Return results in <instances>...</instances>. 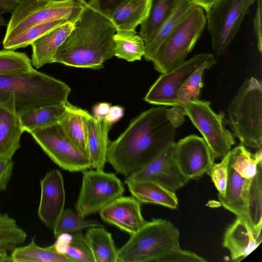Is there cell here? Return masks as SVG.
<instances>
[{
  "instance_id": "45",
  "label": "cell",
  "mask_w": 262,
  "mask_h": 262,
  "mask_svg": "<svg viewBox=\"0 0 262 262\" xmlns=\"http://www.w3.org/2000/svg\"><path fill=\"white\" fill-rule=\"evenodd\" d=\"M111 104L107 102H101L94 105L93 108V116L97 119H103L107 114Z\"/></svg>"
},
{
  "instance_id": "21",
  "label": "cell",
  "mask_w": 262,
  "mask_h": 262,
  "mask_svg": "<svg viewBox=\"0 0 262 262\" xmlns=\"http://www.w3.org/2000/svg\"><path fill=\"white\" fill-rule=\"evenodd\" d=\"M250 179L242 177L228 164V178L224 195H218L221 205L236 216H246Z\"/></svg>"
},
{
  "instance_id": "15",
  "label": "cell",
  "mask_w": 262,
  "mask_h": 262,
  "mask_svg": "<svg viewBox=\"0 0 262 262\" xmlns=\"http://www.w3.org/2000/svg\"><path fill=\"white\" fill-rule=\"evenodd\" d=\"M40 198L38 215L53 230L63 211L66 193L62 174L58 169L49 171L40 181Z\"/></svg>"
},
{
  "instance_id": "49",
  "label": "cell",
  "mask_w": 262,
  "mask_h": 262,
  "mask_svg": "<svg viewBox=\"0 0 262 262\" xmlns=\"http://www.w3.org/2000/svg\"><path fill=\"white\" fill-rule=\"evenodd\" d=\"M4 12L0 10V26H5L6 25V20L3 16Z\"/></svg>"
},
{
  "instance_id": "33",
  "label": "cell",
  "mask_w": 262,
  "mask_h": 262,
  "mask_svg": "<svg viewBox=\"0 0 262 262\" xmlns=\"http://www.w3.org/2000/svg\"><path fill=\"white\" fill-rule=\"evenodd\" d=\"M247 218L255 228L262 227V162L257 168L255 174L251 179L247 194Z\"/></svg>"
},
{
  "instance_id": "18",
  "label": "cell",
  "mask_w": 262,
  "mask_h": 262,
  "mask_svg": "<svg viewBox=\"0 0 262 262\" xmlns=\"http://www.w3.org/2000/svg\"><path fill=\"white\" fill-rule=\"evenodd\" d=\"M87 138V155L91 167L94 169L103 170L107 162L110 140L108 133L112 125L103 119H97L84 110Z\"/></svg>"
},
{
  "instance_id": "20",
  "label": "cell",
  "mask_w": 262,
  "mask_h": 262,
  "mask_svg": "<svg viewBox=\"0 0 262 262\" xmlns=\"http://www.w3.org/2000/svg\"><path fill=\"white\" fill-rule=\"evenodd\" d=\"M205 67L198 68L184 82L176 94L171 107L168 108L167 114L169 120L176 128L184 121L185 107L191 100L199 99L203 87V75Z\"/></svg>"
},
{
  "instance_id": "14",
  "label": "cell",
  "mask_w": 262,
  "mask_h": 262,
  "mask_svg": "<svg viewBox=\"0 0 262 262\" xmlns=\"http://www.w3.org/2000/svg\"><path fill=\"white\" fill-rule=\"evenodd\" d=\"M175 142L135 173L125 177L124 183L151 181L175 192L189 181L183 174L174 158Z\"/></svg>"
},
{
  "instance_id": "9",
  "label": "cell",
  "mask_w": 262,
  "mask_h": 262,
  "mask_svg": "<svg viewBox=\"0 0 262 262\" xmlns=\"http://www.w3.org/2000/svg\"><path fill=\"white\" fill-rule=\"evenodd\" d=\"M28 133L61 168L74 172L92 168L88 156L71 141L59 122L34 129Z\"/></svg>"
},
{
  "instance_id": "37",
  "label": "cell",
  "mask_w": 262,
  "mask_h": 262,
  "mask_svg": "<svg viewBox=\"0 0 262 262\" xmlns=\"http://www.w3.org/2000/svg\"><path fill=\"white\" fill-rule=\"evenodd\" d=\"M33 66L25 53L0 50V76L29 71Z\"/></svg>"
},
{
  "instance_id": "11",
  "label": "cell",
  "mask_w": 262,
  "mask_h": 262,
  "mask_svg": "<svg viewBox=\"0 0 262 262\" xmlns=\"http://www.w3.org/2000/svg\"><path fill=\"white\" fill-rule=\"evenodd\" d=\"M184 109L185 116L202 135L215 158L223 159L235 144L233 134L225 127L224 113H215L210 102L199 99L189 101Z\"/></svg>"
},
{
  "instance_id": "31",
  "label": "cell",
  "mask_w": 262,
  "mask_h": 262,
  "mask_svg": "<svg viewBox=\"0 0 262 262\" xmlns=\"http://www.w3.org/2000/svg\"><path fill=\"white\" fill-rule=\"evenodd\" d=\"M227 157L229 166L242 177L249 179L255 174L258 164L262 162L261 148L253 153L241 143L230 150Z\"/></svg>"
},
{
  "instance_id": "3",
  "label": "cell",
  "mask_w": 262,
  "mask_h": 262,
  "mask_svg": "<svg viewBox=\"0 0 262 262\" xmlns=\"http://www.w3.org/2000/svg\"><path fill=\"white\" fill-rule=\"evenodd\" d=\"M71 91L64 82L34 68L0 76V105L19 116L38 107L64 103Z\"/></svg>"
},
{
  "instance_id": "47",
  "label": "cell",
  "mask_w": 262,
  "mask_h": 262,
  "mask_svg": "<svg viewBox=\"0 0 262 262\" xmlns=\"http://www.w3.org/2000/svg\"><path fill=\"white\" fill-rule=\"evenodd\" d=\"M219 0H191L198 6L202 8L206 12Z\"/></svg>"
},
{
  "instance_id": "28",
  "label": "cell",
  "mask_w": 262,
  "mask_h": 262,
  "mask_svg": "<svg viewBox=\"0 0 262 262\" xmlns=\"http://www.w3.org/2000/svg\"><path fill=\"white\" fill-rule=\"evenodd\" d=\"M66 110L64 103L28 110L19 116L21 127L24 132L29 133L34 129L57 123L60 121Z\"/></svg>"
},
{
  "instance_id": "1",
  "label": "cell",
  "mask_w": 262,
  "mask_h": 262,
  "mask_svg": "<svg viewBox=\"0 0 262 262\" xmlns=\"http://www.w3.org/2000/svg\"><path fill=\"white\" fill-rule=\"evenodd\" d=\"M168 106L148 109L135 118L115 140L110 141L107 162L125 177L142 168L174 142L176 128Z\"/></svg>"
},
{
  "instance_id": "44",
  "label": "cell",
  "mask_w": 262,
  "mask_h": 262,
  "mask_svg": "<svg viewBox=\"0 0 262 262\" xmlns=\"http://www.w3.org/2000/svg\"><path fill=\"white\" fill-rule=\"evenodd\" d=\"M124 114V110L121 106H111L104 119L108 124L113 125L123 116Z\"/></svg>"
},
{
  "instance_id": "34",
  "label": "cell",
  "mask_w": 262,
  "mask_h": 262,
  "mask_svg": "<svg viewBox=\"0 0 262 262\" xmlns=\"http://www.w3.org/2000/svg\"><path fill=\"white\" fill-rule=\"evenodd\" d=\"M103 226L98 221L86 219L70 208L64 209L52 230L55 238L64 234H73L85 228Z\"/></svg>"
},
{
  "instance_id": "22",
  "label": "cell",
  "mask_w": 262,
  "mask_h": 262,
  "mask_svg": "<svg viewBox=\"0 0 262 262\" xmlns=\"http://www.w3.org/2000/svg\"><path fill=\"white\" fill-rule=\"evenodd\" d=\"M132 196L141 203H154L174 209L178 206L175 192L151 181H137L125 183Z\"/></svg>"
},
{
  "instance_id": "6",
  "label": "cell",
  "mask_w": 262,
  "mask_h": 262,
  "mask_svg": "<svg viewBox=\"0 0 262 262\" xmlns=\"http://www.w3.org/2000/svg\"><path fill=\"white\" fill-rule=\"evenodd\" d=\"M85 5L81 0H21L12 12L3 42L44 22L57 19L75 21Z\"/></svg>"
},
{
  "instance_id": "17",
  "label": "cell",
  "mask_w": 262,
  "mask_h": 262,
  "mask_svg": "<svg viewBox=\"0 0 262 262\" xmlns=\"http://www.w3.org/2000/svg\"><path fill=\"white\" fill-rule=\"evenodd\" d=\"M141 204L133 196H122L101 210L99 213L104 222L132 235L147 222L142 214Z\"/></svg>"
},
{
  "instance_id": "27",
  "label": "cell",
  "mask_w": 262,
  "mask_h": 262,
  "mask_svg": "<svg viewBox=\"0 0 262 262\" xmlns=\"http://www.w3.org/2000/svg\"><path fill=\"white\" fill-rule=\"evenodd\" d=\"M66 110L59 122L74 144L87 156L86 126L84 110L66 102Z\"/></svg>"
},
{
  "instance_id": "43",
  "label": "cell",
  "mask_w": 262,
  "mask_h": 262,
  "mask_svg": "<svg viewBox=\"0 0 262 262\" xmlns=\"http://www.w3.org/2000/svg\"><path fill=\"white\" fill-rule=\"evenodd\" d=\"M86 4L90 0H81ZM126 0H97L101 10L107 13L111 17L114 11Z\"/></svg>"
},
{
  "instance_id": "7",
  "label": "cell",
  "mask_w": 262,
  "mask_h": 262,
  "mask_svg": "<svg viewBox=\"0 0 262 262\" xmlns=\"http://www.w3.org/2000/svg\"><path fill=\"white\" fill-rule=\"evenodd\" d=\"M206 20L204 9L195 5L158 50L151 61L155 70L165 73L184 61L200 37Z\"/></svg>"
},
{
  "instance_id": "5",
  "label": "cell",
  "mask_w": 262,
  "mask_h": 262,
  "mask_svg": "<svg viewBox=\"0 0 262 262\" xmlns=\"http://www.w3.org/2000/svg\"><path fill=\"white\" fill-rule=\"evenodd\" d=\"M179 242L180 231L172 223L154 219L118 249L117 262H157L167 252L180 248Z\"/></svg>"
},
{
  "instance_id": "35",
  "label": "cell",
  "mask_w": 262,
  "mask_h": 262,
  "mask_svg": "<svg viewBox=\"0 0 262 262\" xmlns=\"http://www.w3.org/2000/svg\"><path fill=\"white\" fill-rule=\"evenodd\" d=\"M68 21L67 20L57 19L34 25L17 37L7 42H3V47L5 50H10L25 48L31 45L35 40L48 32Z\"/></svg>"
},
{
  "instance_id": "30",
  "label": "cell",
  "mask_w": 262,
  "mask_h": 262,
  "mask_svg": "<svg viewBox=\"0 0 262 262\" xmlns=\"http://www.w3.org/2000/svg\"><path fill=\"white\" fill-rule=\"evenodd\" d=\"M12 262H71L66 255L56 251L52 246H38L34 237L25 246L15 247L10 255Z\"/></svg>"
},
{
  "instance_id": "4",
  "label": "cell",
  "mask_w": 262,
  "mask_h": 262,
  "mask_svg": "<svg viewBox=\"0 0 262 262\" xmlns=\"http://www.w3.org/2000/svg\"><path fill=\"white\" fill-rule=\"evenodd\" d=\"M229 123L234 137L245 147L262 145V85L254 77L245 80L228 108Z\"/></svg>"
},
{
  "instance_id": "38",
  "label": "cell",
  "mask_w": 262,
  "mask_h": 262,
  "mask_svg": "<svg viewBox=\"0 0 262 262\" xmlns=\"http://www.w3.org/2000/svg\"><path fill=\"white\" fill-rule=\"evenodd\" d=\"M63 254L71 262H95L85 235L81 230L72 234L66 249Z\"/></svg>"
},
{
  "instance_id": "39",
  "label": "cell",
  "mask_w": 262,
  "mask_h": 262,
  "mask_svg": "<svg viewBox=\"0 0 262 262\" xmlns=\"http://www.w3.org/2000/svg\"><path fill=\"white\" fill-rule=\"evenodd\" d=\"M207 173L210 177L217 191L218 195H224L228 178V160L227 156L221 162L213 163Z\"/></svg>"
},
{
  "instance_id": "32",
  "label": "cell",
  "mask_w": 262,
  "mask_h": 262,
  "mask_svg": "<svg viewBox=\"0 0 262 262\" xmlns=\"http://www.w3.org/2000/svg\"><path fill=\"white\" fill-rule=\"evenodd\" d=\"M178 0H152L147 18L140 25L139 35L144 42L150 39L169 15Z\"/></svg>"
},
{
  "instance_id": "23",
  "label": "cell",
  "mask_w": 262,
  "mask_h": 262,
  "mask_svg": "<svg viewBox=\"0 0 262 262\" xmlns=\"http://www.w3.org/2000/svg\"><path fill=\"white\" fill-rule=\"evenodd\" d=\"M152 0H126L114 11L111 19L117 31H136L148 17Z\"/></svg>"
},
{
  "instance_id": "25",
  "label": "cell",
  "mask_w": 262,
  "mask_h": 262,
  "mask_svg": "<svg viewBox=\"0 0 262 262\" xmlns=\"http://www.w3.org/2000/svg\"><path fill=\"white\" fill-rule=\"evenodd\" d=\"M23 132L19 116L0 105V157H13Z\"/></svg>"
},
{
  "instance_id": "50",
  "label": "cell",
  "mask_w": 262,
  "mask_h": 262,
  "mask_svg": "<svg viewBox=\"0 0 262 262\" xmlns=\"http://www.w3.org/2000/svg\"><path fill=\"white\" fill-rule=\"evenodd\" d=\"M54 1H61V0H54Z\"/></svg>"
},
{
  "instance_id": "48",
  "label": "cell",
  "mask_w": 262,
  "mask_h": 262,
  "mask_svg": "<svg viewBox=\"0 0 262 262\" xmlns=\"http://www.w3.org/2000/svg\"><path fill=\"white\" fill-rule=\"evenodd\" d=\"M8 250L0 247V262H12L10 255L8 254Z\"/></svg>"
},
{
  "instance_id": "13",
  "label": "cell",
  "mask_w": 262,
  "mask_h": 262,
  "mask_svg": "<svg viewBox=\"0 0 262 262\" xmlns=\"http://www.w3.org/2000/svg\"><path fill=\"white\" fill-rule=\"evenodd\" d=\"M174 155L179 168L189 181L207 173L215 159L204 138L196 135L175 143Z\"/></svg>"
},
{
  "instance_id": "40",
  "label": "cell",
  "mask_w": 262,
  "mask_h": 262,
  "mask_svg": "<svg viewBox=\"0 0 262 262\" xmlns=\"http://www.w3.org/2000/svg\"><path fill=\"white\" fill-rule=\"evenodd\" d=\"M207 260L195 253L183 250L181 248L174 249L161 257L157 262H205Z\"/></svg>"
},
{
  "instance_id": "16",
  "label": "cell",
  "mask_w": 262,
  "mask_h": 262,
  "mask_svg": "<svg viewBox=\"0 0 262 262\" xmlns=\"http://www.w3.org/2000/svg\"><path fill=\"white\" fill-rule=\"evenodd\" d=\"M261 240V228L252 227L246 216H238L226 229L223 246L230 252L232 260H241L253 252Z\"/></svg>"
},
{
  "instance_id": "19",
  "label": "cell",
  "mask_w": 262,
  "mask_h": 262,
  "mask_svg": "<svg viewBox=\"0 0 262 262\" xmlns=\"http://www.w3.org/2000/svg\"><path fill=\"white\" fill-rule=\"evenodd\" d=\"M75 21H68L54 29L33 42L31 63L37 69L54 62V56L74 27Z\"/></svg>"
},
{
  "instance_id": "10",
  "label": "cell",
  "mask_w": 262,
  "mask_h": 262,
  "mask_svg": "<svg viewBox=\"0 0 262 262\" xmlns=\"http://www.w3.org/2000/svg\"><path fill=\"white\" fill-rule=\"evenodd\" d=\"M255 0H219L206 18L212 49L221 55L238 33L245 15Z\"/></svg>"
},
{
  "instance_id": "24",
  "label": "cell",
  "mask_w": 262,
  "mask_h": 262,
  "mask_svg": "<svg viewBox=\"0 0 262 262\" xmlns=\"http://www.w3.org/2000/svg\"><path fill=\"white\" fill-rule=\"evenodd\" d=\"M195 5L191 0H178L169 15L154 36L145 42L146 60L151 61L158 50Z\"/></svg>"
},
{
  "instance_id": "36",
  "label": "cell",
  "mask_w": 262,
  "mask_h": 262,
  "mask_svg": "<svg viewBox=\"0 0 262 262\" xmlns=\"http://www.w3.org/2000/svg\"><path fill=\"white\" fill-rule=\"evenodd\" d=\"M27 234L16 220L0 211V247L12 251L26 240Z\"/></svg>"
},
{
  "instance_id": "42",
  "label": "cell",
  "mask_w": 262,
  "mask_h": 262,
  "mask_svg": "<svg viewBox=\"0 0 262 262\" xmlns=\"http://www.w3.org/2000/svg\"><path fill=\"white\" fill-rule=\"evenodd\" d=\"M261 19L262 0H257L256 13L253 19V25L258 50L260 53L262 51Z\"/></svg>"
},
{
  "instance_id": "8",
  "label": "cell",
  "mask_w": 262,
  "mask_h": 262,
  "mask_svg": "<svg viewBox=\"0 0 262 262\" xmlns=\"http://www.w3.org/2000/svg\"><path fill=\"white\" fill-rule=\"evenodd\" d=\"M89 169L82 171L81 186L74 205L75 211L83 217L99 212L123 196L125 190L123 183L115 173Z\"/></svg>"
},
{
  "instance_id": "12",
  "label": "cell",
  "mask_w": 262,
  "mask_h": 262,
  "mask_svg": "<svg viewBox=\"0 0 262 262\" xmlns=\"http://www.w3.org/2000/svg\"><path fill=\"white\" fill-rule=\"evenodd\" d=\"M216 63L211 54L193 55L171 71L162 73L150 88L144 100L154 105L172 106L179 89L196 70L203 67L208 69Z\"/></svg>"
},
{
  "instance_id": "41",
  "label": "cell",
  "mask_w": 262,
  "mask_h": 262,
  "mask_svg": "<svg viewBox=\"0 0 262 262\" xmlns=\"http://www.w3.org/2000/svg\"><path fill=\"white\" fill-rule=\"evenodd\" d=\"M13 167L12 157H0V191L7 189L12 176Z\"/></svg>"
},
{
  "instance_id": "2",
  "label": "cell",
  "mask_w": 262,
  "mask_h": 262,
  "mask_svg": "<svg viewBox=\"0 0 262 262\" xmlns=\"http://www.w3.org/2000/svg\"><path fill=\"white\" fill-rule=\"evenodd\" d=\"M116 27L111 17L90 0L73 29L58 48L54 62L80 68L99 69L114 55Z\"/></svg>"
},
{
  "instance_id": "46",
  "label": "cell",
  "mask_w": 262,
  "mask_h": 262,
  "mask_svg": "<svg viewBox=\"0 0 262 262\" xmlns=\"http://www.w3.org/2000/svg\"><path fill=\"white\" fill-rule=\"evenodd\" d=\"M21 0H0V10L4 12H12Z\"/></svg>"
},
{
  "instance_id": "29",
  "label": "cell",
  "mask_w": 262,
  "mask_h": 262,
  "mask_svg": "<svg viewBox=\"0 0 262 262\" xmlns=\"http://www.w3.org/2000/svg\"><path fill=\"white\" fill-rule=\"evenodd\" d=\"M113 37L114 55L127 61L140 60L145 53V42L136 31H117Z\"/></svg>"
},
{
  "instance_id": "26",
  "label": "cell",
  "mask_w": 262,
  "mask_h": 262,
  "mask_svg": "<svg viewBox=\"0 0 262 262\" xmlns=\"http://www.w3.org/2000/svg\"><path fill=\"white\" fill-rule=\"evenodd\" d=\"M84 235L95 262H117L118 249L112 234L103 226L89 228Z\"/></svg>"
}]
</instances>
